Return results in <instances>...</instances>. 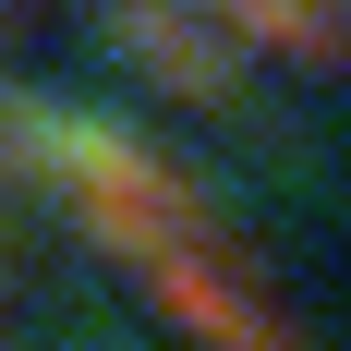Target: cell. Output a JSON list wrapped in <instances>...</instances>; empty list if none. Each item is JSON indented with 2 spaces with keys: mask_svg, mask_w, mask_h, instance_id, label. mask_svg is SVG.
Wrapping results in <instances>:
<instances>
[{
  "mask_svg": "<svg viewBox=\"0 0 351 351\" xmlns=\"http://www.w3.org/2000/svg\"><path fill=\"white\" fill-rule=\"evenodd\" d=\"M36 25V0H0V49H12V36H25Z\"/></svg>",
  "mask_w": 351,
  "mask_h": 351,
  "instance_id": "277c9868",
  "label": "cell"
},
{
  "mask_svg": "<svg viewBox=\"0 0 351 351\" xmlns=\"http://www.w3.org/2000/svg\"><path fill=\"white\" fill-rule=\"evenodd\" d=\"M145 291H158V303H170L206 351H303V339H291V315L243 279V267H230V254H218V230H206V243H182V254H158V267H145Z\"/></svg>",
  "mask_w": 351,
  "mask_h": 351,
  "instance_id": "3957f363",
  "label": "cell"
},
{
  "mask_svg": "<svg viewBox=\"0 0 351 351\" xmlns=\"http://www.w3.org/2000/svg\"><path fill=\"white\" fill-rule=\"evenodd\" d=\"M0 170L36 182V194H49L97 254H121L134 279L158 254H182V243L218 230V206L194 194V170H170L145 134H121V121H97V109H73V97H36V85H0Z\"/></svg>",
  "mask_w": 351,
  "mask_h": 351,
  "instance_id": "6da1fadb",
  "label": "cell"
},
{
  "mask_svg": "<svg viewBox=\"0 0 351 351\" xmlns=\"http://www.w3.org/2000/svg\"><path fill=\"white\" fill-rule=\"evenodd\" d=\"M97 36H109V61L145 73L158 97H182V109H243V36L218 25L206 0H109Z\"/></svg>",
  "mask_w": 351,
  "mask_h": 351,
  "instance_id": "7a4b0ae2",
  "label": "cell"
}]
</instances>
